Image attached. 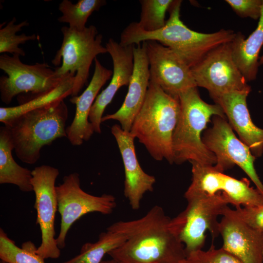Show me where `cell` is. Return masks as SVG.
Instances as JSON below:
<instances>
[{
	"label": "cell",
	"mask_w": 263,
	"mask_h": 263,
	"mask_svg": "<svg viewBox=\"0 0 263 263\" xmlns=\"http://www.w3.org/2000/svg\"><path fill=\"white\" fill-rule=\"evenodd\" d=\"M186 199L188 202L186 208L174 219L187 254L202 249L207 231L213 238L220 235L218 217L223 215L229 202L220 193L196 195Z\"/></svg>",
	"instance_id": "obj_7"
},
{
	"label": "cell",
	"mask_w": 263,
	"mask_h": 263,
	"mask_svg": "<svg viewBox=\"0 0 263 263\" xmlns=\"http://www.w3.org/2000/svg\"><path fill=\"white\" fill-rule=\"evenodd\" d=\"M181 263H243L223 248H216L212 245L207 250L202 249L187 254Z\"/></svg>",
	"instance_id": "obj_29"
},
{
	"label": "cell",
	"mask_w": 263,
	"mask_h": 263,
	"mask_svg": "<svg viewBox=\"0 0 263 263\" xmlns=\"http://www.w3.org/2000/svg\"><path fill=\"white\" fill-rule=\"evenodd\" d=\"M56 190L61 216L60 230L56 238L60 249L66 246V238L70 227L82 216L91 212L110 214L116 206V199L111 194L95 196L83 190L76 172L65 176Z\"/></svg>",
	"instance_id": "obj_9"
},
{
	"label": "cell",
	"mask_w": 263,
	"mask_h": 263,
	"mask_svg": "<svg viewBox=\"0 0 263 263\" xmlns=\"http://www.w3.org/2000/svg\"><path fill=\"white\" fill-rule=\"evenodd\" d=\"M202 140L216 157V162L214 166L216 169L224 172L237 165L263 194V184L254 168L256 157L250 149L236 137L225 118L214 116L212 126L205 132Z\"/></svg>",
	"instance_id": "obj_11"
},
{
	"label": "cell",
	"mask_w": 263,
	"mask_h": 263,
	"mask_svg": "<svg viewBox=\"0 0 263 263\" xmlns=\"http://www.w3.org/2000/svg\"><path fill=\"white\" fill-rule=\"evenodd\" d=\"M63 39L60 48L52 60L55 69L61 76L71 74L75 76L72 97L77 96L86 84L91 66L96 56L108 53L102 45V35L93 25L78 31L63 26Z\"/></svg>",
	"instance_id": "obj_6"
},
{
	"label": "cell",
	"mask_w": 263,
	"mask_h": 263,
	"mask_svg": "<svg viewBox=\"0 0 263 263\" xmlns=\"http://www.w3.org/2000/svg\"><path fill=\"white\" fill-rule=\"evenodd\" d=\"M12 55L0 56V69L7 75L0 77V99L5 104L21 94H27L28 97L50 91L66 75H58L46 63L27 64L20 60L19 55Z\"/></svg>",
	"instance_id": "obj_8"
},
{
	"label": "cell",
	"mask_w": 263,
	"mask_h": 263,
	"mask_svg": "<svg viewBox=\"0 0 263 263\" xmlns=\"http://www.w3.org/2000/svg\"><path fill=\"white\" fill-rule=\"evenodd\" d=\"M225 2L240 17L259 19L263 0H226Z\"/></svg>",
	"instance_id": "obj_30"
},
{
	"label": "cell",
	"mask_w": 263,
	"mask_h": 263,
	"mask_svg": "<svg viewBox=\"0 0 263 263\" xmlns=\"http://www.w3.org/2000/svg\"><path fill=\"white\" fill-rule=\"evenodd\" d=\"M14 146L5 126L0 128V184L18 186L23 192L33 191L32 170L19 165L14 159Z\"/></svg>",
	"instance_id": "obj_23"
},
{
	"label": "cell",
	"mask_w": 263,
	"mask_h": 263,
	"mask_svg": "<svg viewBox=\"0 0 263 263\" xmlns=\"http://www.w3.org/2000/svg\"><path fill=\"white\" fill-rule=\"evenodd\" d=\"M230 42L213 49L190 68L197 87L206 89L210 97L233 91H251L233 59Z\"/></svg>",
	"instance_id": "obj_13"
},
{
	"label": "cell",
	"mask_w": 263,
	"mask_h": 263,
	"mask_svg": "<svg viewBox=\"0 0 263 263\" xmlns=\"http://www.w3.org/2000/svg\"><path fill=\"white\" fill-rule=\"evenodd\" d=\"M239 216L254 229L263 232V205L238 207L235 209Z\"/></svg>",
	"instance_id": "obj_31"
},
{
	"label": "cell",
	"mask_w": 263,
	"mask_h": 263,
	"mask_svg": "<svg viewBox=\"0 0 263 263\" xmlns=\"http://www.w3.org/2000/svg\"><path fill=\"white\" fill-rule=\"evenodd\" d=\"M134 46L122 45L112 38L106 44L113 60V71L110 82L98 94L90 112L89 120L96 133L101 132L102 118L107 106L121 87L129 84L133 69Z\"/></svg>",
	"instance_id": "obj_17"
},
{
	"label": "cell",
	"mask_w": 263,
	"mask_h": 263,
	"mask_svg": "<svg viewBox=\"0 0 263 263\" xmlns=\"http://www.w3.org/2000/svg\"><path fill=\"white\" fill-rule=\"evenodd\" d=\"M16 19L13 18L4 27L0 29V53H8L12 55L17 54L25 56V52L19 47L20 44H24L30 40H35L37 36L35 34L30 36L25 33L16 35L22 28L29 24L27 20L16 24Z\"/></svg>",
	"instance_id": "obj_28"
},
{
	"label": "cell",
	"mask_w": 263,
	"mask_h": 263,
	"mask_svg": "<svg viewBox=\"0 0 263 263\" xmlns=\"http://www.w3.org/2000/svg\"><path fill=\"white\" fill-rule=\"evenodd\" d=\"M58 169L49 165H41L32 170L31 184L35 194L34 207L37 211L36 223L39 226L41 241L37 253L43 259H57L60 249L55 238V219L58 210L56 181Z\"/></svg>",
	"instance_id": "obj_12"
},
{
	"label": "cell",
	"mask_w": 263,
	"mask_h": 263,
	"mask_svg": "<svg viewBox=\"0 0 263 263\" xmlns=\"http://www.w3.org/2000/svg\"><path fill=\"white\" fill-rule=\"evenodd\" d=\"M74 80V75L67 74L57 86L50 91L37 95L19 98L18 106L0 107V122L5 125L26 113L64 100L72 95Z\"/></svg>",
	"instance_id": "obj_22"
},
{
	"label": "cell",
	"mask_w": 263,
	"mask_h": 263,
	"mask_svg": "<svg viewBox=\"0 0 263 263\" xmlns=\"http://www.w3.org/2000/svg\"><path fill=\"white\" fill-rule=\"evenodd\" d=\"M250 91H233L211 97L221 106L233 130L256 157L263 152V129L257 127L251 118L246 102Z\"/></svg>",
	"instance_id": "obj_19"
},
{
	"label": "cell",
	"mask_w": 263,
	"mask_h": 263,
	"mask_svg": "<svg viewBox=\"0 0 263 263\" xmlns=\"http://www.w3.org/2000/svg\"><path fill=\"white\" fill-rule=\"evenodd\" d=\"M94 61V73L88 87L80 95L70 99L76 106L74 119L66 129L67 138L73 146L82 145L94 132L89 120L90 112L100 90L113 75V71L103 66L96 57Z\"/></svg>",
	"instance_id": "obj_20"
},
{
	"label": "cell",
	"mask_w": 263,
	"mask_h": 263,
	"mask_svg": "<svg viewBox=\"0 0 263 263\" xmlns=\"http://www.w3.org/2000/svg\"><path fill=\"white\" fill-rule=\"evenodd\" d=\"M68 116L67 106L61 100L26 113L4 125L18 158L28 164L37 162L44 146L67 137Z\"/></svg>",
	"instance_id": "obj_5"
},
{
	"label": "cell",
	"mask_w": 263,
	"mask_h": 263,
	"mask_svg": "<svg viewBox=\"0 0 263 263\" xmlns=\"http://www.w3.org/2000/svg\"><path fill=\"white\" fill-rule=\"evenodd\" d=\"M145 43L150 81L177 98L183 91L197 87L190 68L174 51L156 41Z\"/></svg>",
	"instance_id": "obj_14"
},
{
	"label": "cell",
	"mask_w": 263,
	"mask_h": 263,
	"mask_svg": "<svg viewBox=\"0 0 263 263\" xmlns=\"http://www.w3.org/2000/svg\"><path fill=\"white\" fill-rule=\"evenodd\" d=\"M219 222L222 247L243 263H263V232L245 223L228 206Z\"/></svg>",
	"instance_id": "obj_15"
},
{
	"label": "cell",
	"mask_w": 263,
	"mask_h": 263,
	"mask_svg": "<svg viewBox=\"0 0 263 263\" xmlns=\"http://www.w3.org/2000/svg\"><path fill=\"white\" fill-rule=\"evenodd\" d=\"M106 4L104 0H79L75 4L69 0H63L58 7L62 15L57 20L68 23L71 29L82 31L86 27V23L92 14Z\"/></svg>",
	"instance_id": "obj_25"
},
{
	"label": "cell",
	"mask_w": 263,
	"mask_h": 263,
	"mask_svg": "<svg viewBox=\"0 0 263 263\" xmlns=\"http://www.w3.org/2000/svg\"><path fill=\"white\" fill-rule=\"evenodd\" d=\"M125 241L123 235L107 229L99 234L96 242L85 243L79 254L61 263H101L106 254L121 246Z\"/></svg>",
	"instance_id": "obj_24"
},
{
	"label": "cell",
	"mask_w": 263,
	"mask_h": 263,
	"mask_svg": "<svg viewBox=\"0 0 263 263\" xmlns=\"http://www.w3.org/2000/svg\"><path fill=\"white\" fill-rule=\"evenodd\" d=\"M181 3V0H173L165 25L157 31L146 32L136 22L131 23L122 31L119 43L128 46L148 40L157 41L171 49L191 68L213 49L232 41L236 33L231 30L203 33L188 28L180 19Z\"/></svg>",
	"instance_id": "obj_2"
},
{
	"label": "cell",
	"mask_w": 263,
	"mask_h": 263,
	"mask_svg": "<svg viewBox=\"0 0 263 263\" xmlns=\"http://www.w3.org/2000/svg\"><path fill=\"white\" fill-rule=\"evenodd\" d=\"M233 59L247 82L254 80L259 66V55L263 46V0L257 27L246 38L236 33L230 42Z\"/></svg>",
	"instance_id": "obj_21"
},
{
	"label": "cell",
	"mask_w": 263,
	"mask_h": 263,
	"mask_svg": "<svg viewBox=\"0 0 263 263\" xmlns=\"http://www.w3.org/2000/svg\"><path fill=\"white\" fill-rule=\"evenodd\" d=\"M141 11L138 26L146 32L156 31L166 24L165 16L173 0H141Z\"/></svg>",
	"instance_id": "obj_27"
},
{
	"label": "cell",
	"mask_w": 263,
	"mask_h": 263,
	"mask_svg": "<svg viewBox=\"0 0 263 263\" xmlns=\"http://www.w3.org/2000/svg\"><path fill=\"white\" fill-rule=\"evenodd\" d=\"M180 112L178 98L150 81L144 102L130 132L157 161L173 163L172 136Z\"/></svg>",
	"instance_id": "obj_3"
},
{
	"label": "cell",
	"mask_w": 263,
	"mask_h": 263,
	"mask_svg": "<svg viewBox=\"0 0 263 263\" xmlns=\"http://www.w3.org/2000/svg\"></svg>",
	"instance_id": "obj_35"
},
{
	"label": "cell",
	"mask_w": 263,
	"mask_h": 263,
	"mask_svg": "<svg viewBox=\"0 0 263 263\" xmlns=\"http://www.w3.org/2000/svg\"><path fill=\"white\" fill-rule=\"evenodd\" d=\"M101 263H120L116 261V260L112 259L111 260H105V261H102Z\"/></svg>",
	"instance_id": "obj_32"
},
{
	"label": "cell",
	"mask_w": 263,
	"mask_h": 263,
	"mask_svg": "<svg viewBox=\"0 0 263 263\" xmlns=\"http://www.w3.org/2000/svg\"><path fill=\"white\" fill-rule=\"evenodd\" d=\"M178 99L180 112L172 136L173 163L189 161L213 166L216 157L204 144L201 135L211 117H226L222 108L216 103L205 102L197 87L183 91Z\"/></svg>",
	"instance_id": "obj_4"
},
{
	"label": "cell",
	"mask_w": 263,
	"mask_h": 263,
	"mask_svg": "<svg viewBox=\"0 0 263 263\" xmlns=\"http://www.w3.org/2000/svg\"><path fill=\"white\" fill-rule=\"evenodd\" d=\"M111 132L116 141L123 163L124 195L131 208L137 210L140 207L144 195L153 191L156 179L142 169L136 154L134 143L135 138L130 132L124 131L120 125L115 124L111 127Z\"/></svg>",
	"instance_id": "obj_16"
},
{
	"label": "cell",
	"mask_w": 263,
	"mask_h": 263,
	"mask_svg": "<svg viewBox=\"0 0 263 263\" xmlns=\"http://www.w3.org/2000/svg\"><path fill=\"white\" fill-rule=\"evenodd\" d=\"M31 241L24 242L21 247L16 245L2 229H0V258L8 263H45L44 259L37 252Z\"/></svg>",
	"instance_id": "obj_26"
},
{
	"label": "cell",
	"mask_w": 263,
	"mask_h": 263,
	"mask_svg": "<svg viewBox=\"0 0 263 263\" xmlns=\"http://www.w3.org/2000/svg\"><path fill=\"white\" fill-rule=\"evenodd\" d=\"M0 263H8L7 262H6L4 261L1 260L0 262Z\"/></svg>",
	"instance_id": "obj_34"
},
{
	"label": "cell",
	"mask_w": 263,
	"mask_h": 263,
	"mask_svg": "<svg viewBox=\"0 0 263 263\" xmlns=\"http://www.w3.org/2000/svg\"><path fill=\"white\" fill-rule=\"evenodd\" d=\"M192 165L191 183L184 194L185 198L196 195H225L235 208L263 205V194L250 186L246 178L238 180L224 173L213 166Z\"/></svg>",
	"instance_id": "obj_10"
},
{
	"label": "cell",
	"mask_w": 263,
	"mask_h": 263,
	"mask_svg": "<svg viewBox=\"0 0 263 263\" xmlns=\"http://www.w3.org/2000/svg\"><path fill=\"white\" fill-rule=\"evenodd\" d=\"M150 81L149 63L143 42L133 48V69L124 102L116 112L103 116L102 122L116 120L123 130L130 132L133 120L145 99Z\"/></svg>",
	"instance_id": "obj_18"
},
{
	"label": "cell",
	"mask_w": 263,
	"mask_h": 263,
	"mask_svg": "<svg viewBox=\"0 0 263 263\" xmlns=\"http://www.w3.org/2000/svg\"><path fill=\"white\" fill-rule=\"evenodd\" d=\"M263 64V54L259 59V65Z\"/></svg>",
	"instance_id": "obj_33"
},
{
	"label": "cell",
	"mask_w": 263,
	"mask_h": 263,
	"mask_svg": "<svg viewBox=\"0 0 263 263\" xmlns=\"http://www.w3.org/2000/svg\"><path fill=\"white\" fill-rule=\"evenodd\" d=\"M107 229L126 237L108 254L120 263H181L187 256L173 218L159 206L138 219L118 221Z\"/></svg>",
	"instance_id": "obj_1"
}]
</instances>
